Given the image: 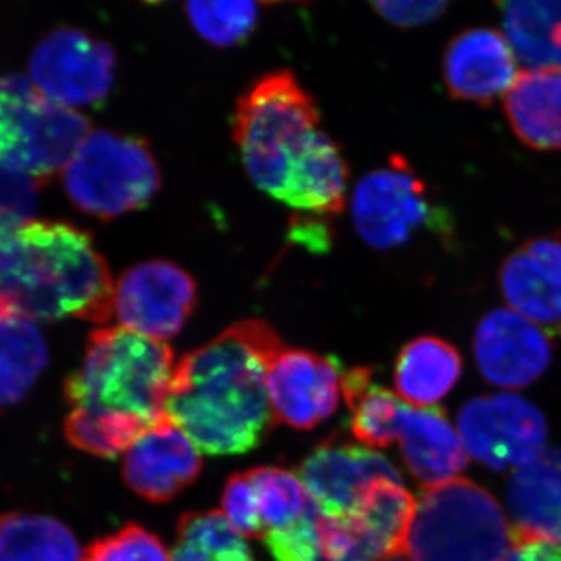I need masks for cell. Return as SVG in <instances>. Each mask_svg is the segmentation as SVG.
<instances>
[{
    "instance_id": "obj_17",
    "label": "cell",
    "mask_w": 561,
    "mask_h": 561,
    "mask_svg": "<svg viewBox=\"0 0 561 561\" xmlns=\"http://www.w3.org/2000/svg\"><path fill=\"white\" fill-rule=\"evenodd\" d=\"M518 77L516 54L496 28L474 27L454 36L443 55V80L456 101L490 106Z\"/></svg>"
},
{
    "instance_id": "obj_19",
    "label": "cell",
    "mask_w": 561,
    "mask_h": 561,
    "mask_svg": "<svg viewBox=\"0 0 561 561\" xmlns=\"http://www.w3.org/2000/svg\"><path fill=\"white\" fill-rule=\"evenodd\" d=\"M401 456L421 486L430 490L459 478L468 454L443 409L402 405Z\"/></svg>"
},
{
    "instance_id": "obj_1",
    "label": "cell",
    "mask_w": 561,
    "mask_h": 561,
    "mask_svg": "<svg viewBox=\"0 0 561 561\" xmlns=\"http://www.w3.org/2000/svg\"><path fill=\"white\" fill-rule=\"evenodd\" d=\"M232 138L254 186L275 201L323 216L345 208L348 165L289 70L267 73L239 99Z\"/></svg>"
},
{
    "instance_id": "obj_34",
    "label": "cell",
    "mask_w": 561,
    "mask_h": 561,
    "mask_svg": "<svg viewBox=\"0 0 561 561\" xmlns=\"http://www.w3.org/2000/svg\"><path fill=\"white\" fill-rule=\"evenodd\" d=\"M502 561H561V548L513 526L512 548Z\"/></svg>"
},
{
    "instance_id": "obj_16",
    "label": "cell",
    "mask_w": 561,
    "mask_h": 561,
    "mask_svg": "<svg viewBox=\"0 0 561 561\" xmlns=\"http://www.w3.org/2000/svg\"><path fill=\"white\" fill-rule=\"evenodd\" d=\"M298 478L323 513H345L356 507L376 479L402 482L400 471L382 454L331 438L302 460Z\"/></svg>"
},
{
    "instance_id": "obj_5",
    "label": "cell",
    "mask_w": 561,
    "mask_h": 561,
    "mask_svg": "<svg viewBox=\"0 0 561 561\" xmlns=\"http://www.w3.org/2000/svg\"><path fill=\"white\" fill-rule=\"evenodd\" d=\"M513 526L479 483L457 478L416 501L405 553L413 561H502Z\"/></svg>"
},
{
    "instance_id": "obj_28",
    "label": "cell",
    "mask_w": 561,
    "mask_h": 561,
    "mask_svg": "<svg viewBox=\"0 0 561 561\" xmlns=\"http://www.w3.org/2000/svg\"><path fill=\"white\" fill-rule=\"evenodd\" d=\"M247 476L253 485L264 535L295 526L308 512L311 497L294 472L257 467L247 471Z\"/></svg>"
},
{
    "instance_id": "obj_14",
    "label": "cell",
    "mask_w": 561,
    "mask_h": 561,
    "mask_svg": "<svg viewBox=\"0 0 561 561\" xmlns=\"http://www.w3.org/2000/svg\"><path fill=\"white\" fill-rule=\"evenodd\" d=\"M474 356L486 381L502 389H523L548 370L552 345L531 321L511 308H500L479 321Z\"/></svg>"
},
{
    "instance_id": "obj_13",
    "label": "cell",
    "mask_w": 561,
    "mask_h": 561,
    "mask_svg": "<svg viewBox=\"0 0 561 561\" xmlns=\"http://www.w3.org/2000/svg\"><path fill=\"white\" fill-rule=\"evenodd\" d=\"M342 379L341 364L334 357L284 348L267 376L273 424L316 430L337 411Z\"/></svg>"
},
{
    "instance_id": "obj_2",
    "label": "cell",
    "mask_w": 561,
    "mask_h": 561,
    "mask_svg": "<svg viewBox=\"0 0 561 561\" xmlns=\"http://www.w3.org/2000/svg\"><path fill=\"white\" fill-rule=\"evenodd\" d=\"M284 350L271 324H232L175 364L165 412L209 456L253 451L273 424L267 376Z\"/></svg>"
},
{
    "instance_id": "obj_6",
    "label": "cell",
    "mask_w": 561,
    "mask_h": 561,
    "mask_svg": "<svg viewBox=\"0 0 561 561\" xmlns=\"http://www.w3.org/2000/svg\"><path fill=\"white\" fill-rule=\"evenodd\" d=\"M65 187L77 208L111 220L149 205L161 172L146 140L98 130L66 165Z\"/></svg>"
},
{
    "instance_id": "obj_21",
    "label": "cell",
    "mask_w": 561,
    "mask_h": 561,
    "mask_svg": "<svg viewBox=\"0 0 561 561\" xmlns=\"http://www.w3.org/2000/svg\"><path fill=\"white\" fill-rule=\"evenodd\" d=\"M507 502L516 529L561 548V449H548L513 472Z\"/></svg>"
},
{
    "instance_id": "obj_4",
    "label": "cell",
    "mask_w": 561,
    "mask_h": 561,
    "mask_svg": "<svg viewBox=\"0 0 561 561\" xmlns=\"http://www.w3.org/2000/svg\"><path fill=\"white\" fill-rule=\"evenodd\" d=\"M114 287L91 236L72 225L27 221L0 234V319L106 323Z\"/></svg>"
},
{
    "instance_id": "obj_20",
    "label": "cell",
    "mask_w": 561,
    "mask_h": 561,
    "mask_svg": "<svg viewBox=\"0 0 561 561\" xmlns=\"http://www.w3.org/2000/svg\"><path fill=\"white\" fill-rule=\"evenodd\" d=\"M504 111L524 146L540 151L561 150V66L519 72L504 94Z\"/></svg>"
},
{
    "instance_id": "obj_11",
    "label": "cell",
    "mask_w": 561,
    "mask_h": 561,
    "mask_svg": "<svg viewBox=\"0 0 561 561\" xmlns=\"http://www.w3.org/2000/svg\"><path fill=\"white\" fill-rule=\"evenodd\" d=\"M197 301L195 279L169 261L135 265L114 287V313L122 327L154 341L179 335Z\"/></svg>"
},
{
    "instance_id": "obj_22",
    "label": "cell",
    "mask_w": 561,
    "mask_h": 561,
    "mask_svg": "<svg viewBox=\"0 0 561 561\" xmlns=\"http://www.w3.org/2000/svg\"><path fill=\"white\" fill-rule=\"evenodd\" d=\"M463 360L459 350L434 335H421L402 346L394 365L398 394L413 408L440 402L459 382Z\"/></svg>"
},
{
    "instance_id": "obj_3",
    "label": "cell",
    "mask_w": 561,
    "mask_h": 561,
    "mask_svg": "<svg viewBox=\"0 0 561 561\" xmlns=\"http://www.w3.org/2000/svg\"><path fill=\"white\" fill-rule=\"evenodd\" d=\"M175 362L165 342L124 327L91 334L79 370L66 382L65 432L81 451L119 456L168 415Z\"/></svg>"
},
{
    "instance_id": "obj_18",
    "label": "cell",
    "mask_w": 561,
    "mask_h": 561,
    "mask_svg": "<svg viewBox=\"0 0 561 561\" xmlns=\"http://www.w3.org/2000/svg\"><path fill=\"white\" fill-rule=\"evenodd\" d=\"M502 295L513 311L542 330L561 334V238H531L500 268Z\"/></svg>"
},
{
    "instance_id": "obj_32",
    "label": "cell",
    "mask_w": 561,
    "mask_h": 561,
    "mask_svg": "<svg viewBox=\"0 0 561 561\" xmlns=\"http://www.w3.org/2000/svg\"><path fill=\"white\" fill-rule=\"evenodd\" d=\"M221 508L228 524L241 535L242 538L264 537L260 512H257L256 497L247 472H236L225 483Z\"/></svg>"
},
{
    "instance_id": "obj_25",
    "label": "cell",
    "mask_w": 561,
    "mask_h": 561,
    "mask_svg": "<svg viewBox=\"0 0 561 561\" xmlns=\"http://www.w3.org/2000/svg\"><path fill=\"white\" fill-rule=\"evenodd\" d=\"M0 561H81V551L72 531L57 519L7 513L0 516Z\"/></svg>"
},
{
    "instance_id": "obj_24",
    "label": "cell",
    "mask_w": 561,
    "mask_h": 561,
    "mask_svg": "<svg viewBox=\"0 0 561 561\" xmlns=\"http://www.w3.org/2000/svg\"><path fill=\"white\" fill-rule=\"evenodd\" d=\"M504 35L531 68L561 66V2L511 0L497 3Z\"/></svg>"
},
{
    "instance_id": "obj_33",
    "label": "cell",
    "mask_w": 561,
    "mask_h": 561,
    "mask_svg": "<svg viewBox=\"0 0 561 561\" xmlns=\"http://www.w3.org/2000/svg\"><path fill=\"white\" fill-rule=\"evenodd\" d=\"M448 3L442 0H423V2H376L373 9L378 11L379 16L401 28L421 27L431 24L445 14Z\"/></svg>"
},
{
    "instance_id": "obj_35",
    "label": "cell",
    "mask_w": 561,
    "mask_h": 561,
    "mask_svg": "<svg viewBox=\"0 0 561 561\" xmlns=\"http://www.w3.org/2000/svg\"><path fill=\"white\" fill-rule=\"evenodd\" d=\"M394 561H400V560H394Z\"/></svg>"
},
{
    "instance_id": "obj_23",
    "label": "cell",
    "mask_w": 561,
    "mask_h": 561,
    "mask_svg": "<svg viewBox=\"0 0 561 561\" xmlns=\"http://www.w3.org/2000/svg\"><path fill=\"white\" fill-rule=\"evenodd\" d=\"M342 397L350 409L351 432L368 448L386 449L398 440L402 405L393 391L379 386L368 367L346 371Z\"/></svg>"
},
{
    "instance_id": "obj_27",
    "label": "cell",
    "mask_w": 561,
    "mask_h": 561,
    "mask_svg": "<svg viewBox=\"0 0 561 561\" xmlns=\"http://www.w3.org/2000/svg\"><path fill=\"white\" fill-rule=\"evenodd\" d=\"M172 561H254L249 545L219 512L181 516Z\"/></svg>"
},
{
    "instance_id": "obj_10",
    "label": "cell",
    "mask_w": 561,
    "mask_h": 561,
    "mask_svg": "<svg viewBox=\"0 0 561 561\" xmlns=\"http://www.w3.org/2000/svg\"><path fill=\"white\" fill-rule=\"evenodd\" d=\"M457 424L468 456L494 471L519 470L545 453L548 423L518 394L472 398L460 409Z\"/></svg>"
},
{
    "instance_id": "obj_9",
    "label": "cell",
    "mask_w": 561,
    "mask_h": 561,
    "mask_svg": "<svg viewBox=\"0 0 561 561\" xmlns=\"http://www.w3.org/2000/svg\"><path fill=\"white\" fill-rule=\"evenodd\" d=\"M416 500L401 482L376 479L356 507L323 513L311 501L313 561H386L404 556Z\"/></svg>"
},
{
    "instance_id": "obj_26",
    "label": "cell",
    "mask_w": 561,
    "mask_h": 561,
    "mask_svg": "<svg viewBox=\"0 0 561 561\" xmlns=\"http://www.w3.org/2000/svg\"><path fill=\"white\" fill-rule=\"evenodd\" d=\"M47 362L46 341L33 321L0 319V408L25 398Z\"/></svg>"
},
{
    "instance_id": "obj_15",
    "label": "cell",
    "mask_w": 561,
    "mask_h": 561,
    "mask_svg": "<svg viewBox=\"0 0 561 561\" xmlns=\"http://www.w3.org/2000/svg\"><path fill=\"white\" fill-rule=\"evenodd\" d=\"M197 446L171 416L158 421L133 443L124 461V479L142 500L165 504L201 478Z\"/></svg>"
},
{
    "instance_id": "obj_7",
    "label": "cell",
    "mask_w": 561,
    "mask_h": 561,
    "mask_svg": "<svg viewBox=\"0 0 561 561\" xmlns=\"http://www.w3.org/2000/svg\"><path fill=\"white\" fill-rule=\"evenodd\" d=\"M91 135L87 117L50 101L24 77L0 81V162L46 179L66 168Z\"/></svg>"
},
{
    "instance_id": "obj_12",
    "label": "cell",
    "mask_w": 561,
    "mask_h": 561,
    "mask_svg": "<svg viewBox=\"0 0 561 561\" xmlns=\"http://www.w3.org/2000/svg\"><path fill=\"white\" fill-rule=\"evenodd\" d=\"M116 58L108 44L87 33L62 28L41 41L31 61L33 83L66 108L105 101Z\"/></svg>"
},
{
    "instance_id": "obj_29",
    "label": "cell",
    "mask_w": 561,
    "mask_h": 561,
    "mask_svg": "<svg viewBox=\"0 0 561 561\" xmlns=\"http://www.w3.org/2000/svg\"><path fill=\"white\" fill-rule=\"evenodd\" d=\"M186 16L192 27L210 46H238L254 31L260 9L254 2H190Z\"/></svg>"
},
{
    "instance_id": "obj_30",
    "label": "cell",
    "mask_w": 561,
    "mask_h": 561,
    "mask_svg": "<svg viewBox=\"0 0 561 561\" xmlns=\"http://www.w3.org/2000/svg\"><path fill=\"white\" fill-rule=\"evenodd\" d=\"M84 561H171L160 538L139 524H128L92 542Z\"/></svg>"
},
{
    "instance_id": "obj_8",
    "label": "cell",
    "mask_w": 561,
    "mask_h": 561,
    "mask_svg": "<svg viewBox=\"0 0 561 561\" xmlns=\"http://www.w3.org/2000/svg\"><path fill=\"white\" fill-rule=\"evenodd\" d=\"M351 216L362 241L379 251L398 249L421 230L446 242L456 236L453 214L432 198L427 184L401 154H393L389 165L367 173L354 186Z\"/></svg>"
},
{
    "instance_id": "obj_31",
    "label": "cell",
    "mask_w": 561,
    "mask_h": 561,
    "mask_svg": "<svg viewBox=\"0 0 561 561\" xmlns=\"http://www.w3.org/2000/svg\"><path fill=\"white\" fill-rule=\"evenodd\" d=\"M38 195V180L0 162V234L31 221Z\"/></svg>"
}]
</instances>
